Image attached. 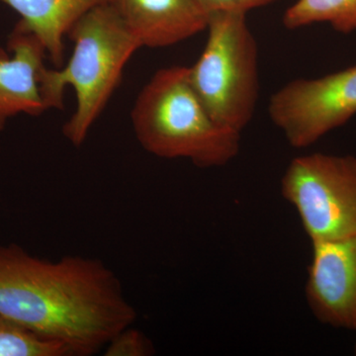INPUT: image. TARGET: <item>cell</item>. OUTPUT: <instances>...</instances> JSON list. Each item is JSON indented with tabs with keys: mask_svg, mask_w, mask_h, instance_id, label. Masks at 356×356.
Instances as JSON below:
<instances>
[{
	"mask_svg": "<svg viewBox=\"0 0 356 356\" xmlns=\"http://www.w3.org/2000/svg\"><path fill=\"white\" fill-rule=\"evenodd\" d=\"M0 315L50 341L70 356L99 353L137 318L118 276L100 259H41L0 245Z\"/></svg>",
	"mask_w": 356,
	"mask_h": 356,
	"instance_id": "obj_1",
	"label": "cell"
},
{
	"mask_svg": "<svg viewBox=\"0 0 356 356\" xmlns=\"http://www.w3.org/2000/svg\"><path fill=\"white\" fill-rule=\"evenodd\" d=\"M67 37L74 43L72 57L55 70L44 67L40 88L47 110L62 109L65 89H74L76 110L63 133L81 147L118 88L129 60L143 46L109 3L88 11Z\"/></svg>",
	"mask_w": 356,
	"mask_h": 356,
	"instance_id": "obj_2",
	"label": "cell"
},
{
	"mask_svg": "<svg viewBox=\"0 0 356 356\" xmlns=\"http://www.w3.org/2000/svg\"><path fill=\"white\" fill-rule=\"evenodd\" d=\"M131 120L140 146L159 158L211 168L226 165L240 153L241 134L211 117L192 86L188 67L158 70L138 95Z\"/></svg>",
	"mask_w": 356,
	"mask_h": 356,
	"instance_id": "obj_3",
	"label": "cell"
},
{
	"mask_svg": "<svg viewBox=\"0 0 356 356\" xmlns=\"http://www.w3.org/2000/svg\"><path fill=\"white\" fill-rule=\"evenodd\" d=\"M207 42L189 79L211 117L242 134L252 120L259 96V48L247 13L209 15Z\"/></svg>",
	"mask_w": 356,
	"mask_h": 356,
	"instance_id": "obj_4",
	"label": "cell"
},
{
	"mask_svg": "<svg viewBox=\"0 0 356 356\" xmlns=\"http://www.w3.org/2000/svg\"><path fill=\"white\" fill-rule=\"evenodd\" d=\"M280 185L311 243L356 236V156H296Z\"/></svg>",
	"mask_w": 356,
	"mask_h": 356,
	"instance_id": "obj_5",
	"label": "cell"
},
{
	"mask_svg": "<svg viewBox=\"0 0 356 356\" xmlns=\"http://www.w3.org/2000/svg\"><path fill=\"white\" fill-rule=\"evenodd\" d=\"M268 115L290 146L305 149L356 115V65L289 81L271 95Z\"/></svg>",
	"mask_w": 356,
	"mask_h": 356,
	"instance_id": "obj_6",
	"label": "cell"
},
{
	"mask_svg": "<svg viewBox=\"0 0 356 356\" xmlns=\"http://www.w3.org/2000/svg\"><path fill=\"white\" fill-rule=\"evenodd\" d=\"M305 294L318 322L356 331V236L312 243Z\"/></svg>",
	"mask_w": 356,
	"mask_h": 356,
	"instance_id": "obj_7",
	"label": "cell"
},
{
	"mask_svg": "<svg viewBox=\"0 0 356 356\" xmlns=\"http://www.w3.org/2000/svg\"><path fill=\"white\" fill-rule=\"evenodd\" d=\"M143 47L165 48L205 31L209 15L197 0H108Z\"/></svg>",
	"mask_w": 356,
	"mask_h": 356,
	"instance_id": "obj_8",
	"label": "cell"
},
{
	"mask_svg": "<svg viewBox=\"0 0 356 356\" xmlns=\"http://www.w3.org/2000/svg\"><path fill=\"white\" fill-rule=\"evenodd\" d=\"M9 49L11 56H0V130L17 115L47 111L40 88L47 58L43 47L31 33L15 27Z\"/></svg>",
	"mask_w": 356,
	"mask_h": 356,
	"instance_id": "obj_9",
	"label": "cell"
},
{
	"mask_svg": "<svg viewBox=\"0 0 356 356\" xmlns=\"http://www.w3.org/2000/svg\"><path fill=\"white\" fill-rule=\"evenodd\" d=\"M20 16L16 27L31 33L43 47L47 58L60 67L65 38L88 11L108 0H0Z\"/></svg>",
	"mask_w": 356,
	"mask_h": 356,
	"instance_id": "obj_10",
	"label": "cell"
},
{
	"mask_svg": "<svg viewBox=\"0 0 356 356\" xmlns=\"http://www.w3.org/2000/svg\"><path fill=\"white\" fill-rule=\"evenodd\" d=\"M282 22L289 30L327 23L337 32L350 34L356 31V0H297L285 10Z\"/></svg>",
	"mask_w": 356,
	"mask_h": 356,
	"instance_id": "obj_11",
	"label": "cell"
},
{
	"mask_svg": "<svg viewBox=\"0 0 356 356\" xmlns=\"http://www.w3.org/2000/svg\"><path fill=\"white\" fill-rule=\"evenodd\" d=\"M0 356H70V353L63 344L0 315Z\"/></svg>",
	"mask_w": 356,
	"mask_h": 356,
	"instance_id": "obj_12",
	"label": "cell"
},
{
	"mask_svg": "<svg viewBox=\"0 0 356 356\" xmlns=\"http://www.w3.org/2000/svg\"><path fill=\"white\" fill-rule=\"evenodd\" d=\"M154 353L149 339L132 325L119 332L104 348L105 356H149Z\"/></svg>",
	"mask_w": 356,
	"mask_h": 356,
	"instance_id": "obj_13",
	"label": "cell"
},
{
	"mask_svg": "<svg viewBox=\"0 0 356 356\" xmlns=\"http://www.w3.org/2000/svg\"><path fill=\"white\" fill-rule=\"evenodd\" d=\"M208 15L216 13H247L254 9L261 8L277 0H197Z\"/></svg>",
	"mask_w": 356,
	"mask_h": 356,
	"instance_id": "obj_14",
	"label": "cell"
},
{
	"mask_svg": "<svg viewBox=\"0 0 356 356\" xmlns=\"http://www.w3.org/2000/svg\"><path fill=\"white\" fill-rule=\"evenodd\" d=\"M355 355H356V344H355Z\"/></svg>",
	"mask_w": 356,
	"mask_h": 356,
	"instance_id": "obj_15",
	"label": "cell"
}]
</instances>
